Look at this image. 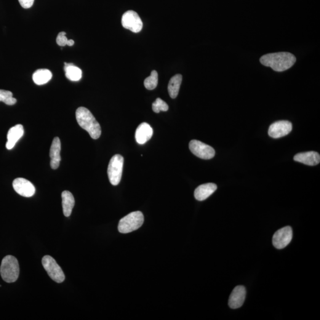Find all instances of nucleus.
I'll return each mask as SVG.
<instances>
[{
	"label": "nucleus",
	"mask_w": 320,
	"mask_h": 320,
	"mask_svg": "<svg viewBox=\"0 0 320 320\" xmlns=\"http://www.w3.org/2000/svg\"><path fill=\"white\" fill-rule=\"evenodd\" d=\"M66 33L64 32H61L58 34L57 37V43L59 46L65 47L68 45V39L66 37Z\"/></svg>",
	"instance_id": "393cba45"
},
{
	"label": "nucleus",
	"mask_w": 320,
	"mask_h": 320,
	"mask_svg": "<svg viewBox=\"0 0 320 320\" xmlns=\"http://www.w3.org/2000/svg\"><path fill=\"white\" fill-rule=\"evenodd\" d=\"M13 188L18 194L23 197H30L35 193L36 189L31 181L24 178H17L13 181Z\"/></svg>",
	"instance_id": "9b49d317"
},
{
	"label": "nucleus",
	"mask_w": 320,
	"mask_h": 320,
	"mask_svg": "<svg viewBox=\"0 0 320 320\" xmlns=\"http://www.w3.org/2000/svg\"><path fill=\"white\" fill-rule=\"evenodd\" d=\"M124 159L121 155L112 157L108 168L109 181L112 185H118L121 180Z\"/></svg>",
	"instance_id": "39448f33"
},
{
	"label": "nucleus",
	"mask_w": 320,
	"mask_h": 320,
	"mask_svg": "<svg viewBox=\"0 0 320 320\" xmlns=\"http://www.w3.org/2000/svg\"><path fill=\"white\" fill-rule=\"evenodd\" d=\"M143 213L140 211L130 213L119 221L118 230L121 233L127 234L137 230L143 225Z\"/></svg>",
	"instance_id": "20e7f679"
},
{
	"label": "nucleus",
	"mask_w": 320,
	"mask_h": 320,
	"mask_svg": "<svg viewBox=\"0 0 320 320\" xmlns=\"http://www.w3.org/2000/svg\"><path fill=\"white\" fill-rule=\"evenodd\" d=\"M153 129L147 123L144 122L139 125L135 132L136 141L139 144H145L152 138Z\"/></svg>",
	"instance_id": "4468645a"
},
{
	"label": "nucleus",
	"mask_w": 320,
	"mask_h": 320,
	"mask_svg": "<svg viewBox=\"0 0 320 320\" xmlns=\"http://www.w3.org/2000/svg\"><path fill=\"white\" fill-rule=\"evenodd\" d=\"M20 268L17 258L13 256H7L2 259L0 273L2 279L7 283L17 281L19 276Z\"/></svg>",
	"instance_id": "7ed1b4c3"
},
{
	"label": "nucleus",
	"mask_w": 320,
	"mask_h": 320,
	"mask_svg": "<svg viewBox=\"0 0 320 320\" xmlns=\"http://www.w3.org/2000/svg\"><path fill=\"white\" fill-rule=\"evenodd\" d=\"M122 25L124 28L133 33H138L142 30L143 23L140 16L134 11L129 10L125 12L122 17Z\"/></svg>",
	"instance_id": "0eeeda50"
},
{
	"label": "nucleus",
	"mask_w": 320,
	"mask_h": 320,
	"mask_svg": "<svg viewBox=\"0 0 320 320\" xmlns=\"http://www.w3.org/2000/svg\"><path fill=\"white\" fill-rule=\"evenodd\" d=\"M74 43L75 42L73 41V40H72V39L68 40V46H69V47L73 46V45L74 44Z\"/></svg>",
	"instance_id": "bb28decb"
},
{
	"label": "nucleus",
	"mask_w": 320,
	"mask_h": 320,
	"mask_svg": "<svg viewBox=\"0 0 320 320\" xmlns=\"http://www.w3.org/2000/svg\"><path fill=\"white\" fill-rule=\"evenodd\" d=\"M293 233L290 226H285L277 231L273 237V244L277 249H282L286 247L291 241Z\"/></svg>",
	"instance_id": "1a4fd4ad"
},
{
	"label": "nucleus",
	"mask_w": 320,
	"mask_h": 320,
	"mask_svg": "<svg viewBox=\"0 0 320 320\" xmlns=\"http://www.w3.org/2000/svg\"><path fill=\"white\" fill-rule=\"evenodd\" d=\"M34 0H18L21 7L24 9H29L33 5Z\"/></svg>",
	"instance_id": "a878e982"
},
{
	"label": "nucleus",
	"mask_w": 320,
	"mask_h": 320,
	"mask_svg": "<svg viewBox=\"0 0 320 320\" xmlns=\"http://www.w3.org/2000/svg\"><path fill=\"white\" fill-rule=\"evenodd\" d=\"M76 116L80 126L86 130L91 137L94 140L100 138L101 133L100 125L89 109L80 107L77 109Z\"/></svg>",
	"instance_id": "f03ea898"
},
{
	"label": "nucleus",
	"mask_w": 320,
	"mask_h": 320,
	"mask_svg": "<svg viewBox=\"0 0 320 320\" xmlns=\"http://www.w3.org/2000/svg\"><path fill=\"white\" fill-rule=\"evenodd\" d=\"M159 76L156 71L151 72L150 76L145 79L144 81V86L146 89L151 90L156 89L158 84Z\"/></svg>",
	"instance_id": "4be33fe9"
},
{
	"label": "nucleus",
	"mask_w": 320,
	"mask_h": 320,
	"mask_svg": "<svg viewBox=\"0 0 320 320\" xmlns=\"http://www.w3.org/2000/svg\"><path fill=\"white\" fill-rule=\"evenodd\" d=\"M293 160L295 161L301 162L305 165L314 166L319 164L320 162V156L315 151H308L296 154Z\"/></svg>",
	"instance_id": "ddd939ff"
},
{
	"label": "nucleus",
	"mask_w": 320,
	"mask_h": 320,
	"mask_svg": "<svg viewBox=\"0 0 320 320\" xmlns=\"http://www.w3.org/2000/svg\"><path fill=\"white\" fill-rule=\"evenodd\" d=\"M292 124L288 121L274 122L269 128L268 133L271 137L279 138L285 137L291 132Z\"/></svg>",
	"instance_id": "9d476101"
},
{
	"label": "nucleus",
	"mask_w": 320,
	"mask_h": 320,
	"mask_svg": "<svg viewBox=\"0 0 320 320\" xmlns=\"http://www.w3.org/2000/svg\"><path fill=\"white\" fill-rule=\"evenodd\" d=\"M24 134V128L22 125H17L11 128L7 133V142L6 148L12 149L14 148L16 144L23 137Z\"/></svg>",
	"instance_id": "dca6fc26"
},
{
	"label": "nucleus",
	"mask_w": 320,
	"mask_h": 320,
	"mask_svg": "<svg viewBox=\"0 0 320 320\" xmlns=\"http://www.w3.org/2000/svg\"><path fill=\"white\" fill-rule=\"evenodd\" d=\"M64 71L65 76L72 81H78L82 78L81 69L77 67L74 64L64 63Z\"/></svg>",
	"instance_id": "6ab92c4d"
},
{
	"label": "nucleus",
	"mask_w": 320,
	"mask_h": 320,
	"mask_svg": "<svg viewBox=\"0 0 320 320\" xmlns=\"http://www.w3.org/2000/svg\"><path fill=\"white\" fill-rule=\"evenodd\" d=\"M42 263L48 275L53 281L60 283V284L64 281L65 274H64L62 269L58 265L57 261L51 256H45L42 258Z\"/></svg>",
	"instance_id": "423d86ee"
},
{
	"label": "nucleus",
	"mask_w": 320,
	"mask_h": 320,
	"mask_svg": "<svg viewBox=\"0 0 320 320\" xmlns=\"http://www.w3.org/2000/svg\"><path fill=\"white\" fill-rule=\"evenodd\" d=\"M260 61L262 65L274 71L282 72L291 68L296 62V58L289 52L272 53L263 55Z\"/></svg>",
	"instance_id": "f257e3e1"
},
{
	"label": "nucleus",
	"mask_w": 320,
	"mask_h": 320,
	"mask_svg": "<svg viewBox=\"0 0 320 320\" xmlns=\"http://www.w3.org/2000/svg\"><path fill=\"white\" fill-rule=\"evenodd\" d=\"M52 74L48 69H39L33 74V81L37 85H41L47 84L51 80Z\"/></svg>",
	"instance_id": "aec40b11"
},
{
	"label": "nucleus",
	"mask_w": 320,
	"mask_h": 320,
	"mask_svg": "<svg viewBox=\"0 0 320 320\" xmlns=\"http://www.w3.org/2000/svg\"><path fill=\"white\" fill-rule=\"evenodd\" d=\"M217 189V186L214 183L204 184L197 187L194 191V196L197 201H204L214 193Z\"/></svg>",
	"instance_id": "f3484780"
},
{
	"label": "nucleus",
	"mask_w": 320,
	"mask_h": 320,
	"mask_svg": "<svg viewBox=\"0 0 320 320\" xmlns=\"http://www.w3.org/2000/svg\"><path fill=\"white\" fill-rule=\"evenodd\" d=\"M62 200L64 215L69 217L74 207V197L70 192L65 191L62 193Z\"/></svg>",
	"instance_id": "a211bd4d"
},
{
	"label": "nucleus",
	"mask_w": 320,
	"mask_h": 320,
	"mask_svg": "<svg viewBox=\"0 0 320 320\" xmlns=\"http://www.w3.org/2000/svg\"><path fill=\"white\" fill-rule=\"evenodd\" d=\"M152 108L155 113H159L161 111L166 112L169 110V106L161 98H157L153 103Z\"/></svg>",
	"instance_id": "b1692460"
},
{
	"label": "nucleus",
	"mask_w": 320,
	"mask_h": 320,
	"mask_svg": "<svg viewBox=\"0 0 320 320\" xmlns=\"http://www.w3.org/2000/svg\"><path fill=\"white\" fill-rule=\"evenodd\" d=\"M181 82H182V76L181 74H176L170 79L168 85V91L170 97L172 98L177 97Z\"/></svg>",
	"instance_id": "412c9836"
},
{
	"label": "nucleus",
	"mask_w": 320,
	"mask_h": 320,
	"mask_svg": "<svg viewBox=\"0 0 320 320\" xmlns=\"http://www.w3.org/2000/svg\"><path fill=\"white\" fill-rule=\"evenodd\" d=\"M61 144L60 138L55 137L53 140L50 149V167L53 170L57 169L60 166L61 160Z\"/></svg>",
	"instance_id": "2eb2a0df"
},
{
	"label": "nucleus",
	"mask_w": 320,
	"mask_h": 320,
	"mask_svg": "<svg viewBox=\"0 0 320 320\" xmlns=\"http://www.w3.org/2000/svg\"><path fill=\"white\" fill-rule=\"evenodd\" d=\"M0 101H2L7 105H14L17 100L13 97V93L10 91L0 90Z\"/></svg>",
	"instance_id": "5701e85b"
},
{
	"label": "nucleus",
	"mask_w": 320,
	"mask_h": 320,
	"mask_svg": "<svg viewBox=\"0 0 320 320\" xmlns=\"http://www.w3.org/2000/svg\"><path fill=\"white\" fill-rule=\"evenodd\" d=\"M246 289L243 286H237L234 288L229 298L228 305L229 307L237 309L243 305Z\"/></svg>",
	"instance_id": "f8f14e48"
},
{
	"label": "nucleus",
	"mask_w": 320,
	"mask_h": 320,
	"mask_svg": "<svg viewBox=\"0 0 320 320\" xmlns=\"http://www.w3.org/2000/svg\"><path fill=\"white\" fill-rule=\"evenodd\" d=\"M189 149L194 156L204 160H210L215 156V151L211 146L197 140H192Z\"/></svg>",
	"instance_id": "6e6552de"
}]
</instances>
